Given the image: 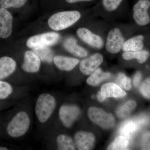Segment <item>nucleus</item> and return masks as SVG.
<instances>
[{
  "mask_svg": "<svg viewBox=\"0 0 150 150\" xmlns=\"http://www.w3.org/2000/svg\"><path fill=\"white\" fill-rule=\"evenodd\" d=\"M129 139L124 136H119L108 147V150H126L129 145Z\"/></svg>",
  "mask_w": 150,
  "mask_h": 150,
  "instance_id": "26",
  "label": "nucleus"
},
{
  "mask_svg": "<svg viewBox=\"0 0 150 150\" xmlns=\"http://www.w3.org/2000/svg\"><path fill=\"white\" fill-rule=\"evenodd\" d=\"M56 144L58 150H76V145L73 139L65 134H60L57 137Z\"/></svg>",
  "mask_w": 150,
  "mask_h": 150,
  "instance_id": "19",
  "label": "nucleus"
},
{
  "mask_svg": "<svg viewBox=\"0 0 150 150\" xmlns=\"http://www.w3.org/2000/svg\"><path fill=\"white\" fill-rule=\"evenodd\" d=\"M111 74L109 73L103 72L101 69H98L95 71L87 80V83L90 85L96 86L103 81L108 79Z\"/></svg>",
  "mask_w": 150,
  "mask_h": 150,
  "instance_id": "22",
  "label": "nucleus"
},
{
  "mask_svg": "<svg viewBox=\"0 0 150 150\" xmlns=\"http://www.w3.org/2000/svg\"><path fill=\"white\" fill-rule=\"evenodd\" d=\"M118 85L123 88L126 90H130L131 88V81L130 78L127 77L122 73L118 75L116 80Z\"/></svg>",
  "mask_w": 150,
  "mask_h": 150,
  "instance_id": "28",
  "label": "nucleus"
},
{
  "mask_svg": "<svg viewBox=\"0 0 150 150\" xmlns=\"http://www.w3.org/2000/svg\"><path fill=\"white\" fill-rule=\"evenodd\" d=\"M75 144L78 150H89L93 147L95 138L90 132L80 131L75 135Z\"/></svg>",
  "mask_w": 150,
  "mask_h": 150,
  "instance_id": "13",
  "label": "nucleus"
},
{
  "mask_svg": "<svg viewBox=\"0 0 150 150\" xmlns=\"http://www.w3.org/2000/svg\"><path fill=\"white\" fill-rule=\"evenodd\" d=\"M142 147L143 150H150V132H147L143 135L142 140Z\"/></svg>",
  "mask_w": 150,
  "mask_h": 150,
  "instance_id": "31",
  "label": "nucleus"
},
{
  "mask_svg": "<svg viewBox=\"0 0 150 150\" xmlns=\"http://www.w3.org/2000/svg\"><path fill=\"white\" fill-rule=\"evenodd\" d=\"M53 61L58 69L67 71L73 70L79 62L77 59L62 56H55L53 58Z\"/></svg>",
  "mask_w": 150,
  "mask_h": 150,
  "instance_id": "15",
  "label": "nucleus"
},
{
  "mask_svg": "<svg viewBox=\"0 0 150 150\" xmlns=\"http://www.w3.org/2000/svg\"><path fill=\"white\" fill-rule=\"evenodd\" d=\"M123 0H102L103 6L108 11L115 10Z\"/></svg>",
  "mask_w": 150,
  "mask_h": 150,
  "instance_id": "29",
  "label": "nucleus"
},
{
  "mask_svg": "<svg viewBox=\"0 0 150 150\" xmlns=\"http://www.w3.org/2000/svg\"><path fill=\"white\" fill-rule=\"evenodd\" d=\"M100 92L105 99L109 97H122L126 95V93L119 86L114 83L104 85L101 88Z\"/></svg>",
  "mask_w": 150,
  "mask_h": 150,
  "instance_id": "17",
  "label": "nucleus"
},
{
  "mask_svg": "<svg viewBox=\"0 0 150 150\" xmlns=\"http://www.w3.org/2000/svg\"><path fill=\"white\" fill-rule=\"evenodd\" d=\"M67 3L69 4H74V3L81 2H88L93 0H66Z\"/></svg>",
  "mask_w": 150,
  "mask_h": 150,
  "instance_id": "33",
  "label": "nucleus"
},
{
  "mask_svg": "<svg viewBox=\"0 0 150 150\" xmlns=\"http://www.w3.org/2000/svg\"><path fill=\"white\" fill-rule=\"evenodd\" d=\"M33 52L40 58V60L51 63L53 60V52L48 46H42L33 48Z\"/></svg>",
  "mask_w": 150,
  "mask_h": 150,
  "instance_id": "23",
  "label": "nucleus"
},
{
  "mask_svg": "<svg viewBox=\"0 0 150 150\" xmlns=\"http://www.w3.org/2000/svg\"><path fill=\"white\" fill-rule=\"evenodd\" d=\"M13 86L5 81L0 80V101L8 99L13 93Z\"/></svg>",
  "mask_w": 150,
  "mask_h": 150,
  "instance_id": "24",
  "label": "nucleus"
},
{
  "mask_svg": "<svg viewBox=\"0 0 150 150\" xmlns=\"http://www.w3.org/2000/svg\"><path fill=\"white\" fill-rule=\"evenodd\" d=\"M137 103L133 100H129L121 106L117 110L116 114L118 117L124 118L127 117L136 107Z\"/></svg>",
  "mask_w": 150,
  "mask_h": 150,
  "instance_id": "25",
  "label": "nucleus"
},
{
  "mask_svg": "<svg viewBox=\"0 0 150 150\" xmlns=\"http://www.w3.org/2000/svg\"><path fill=\"white\" fill-rule=\"evenodd\" d=\"M77 34L81 40L92 47L100 49L103 46V41L102 38L87 28H79L77 30Z\"/></svg>",
  "mask_w": 150,
  "mask_h": 150,
  "instance_id": "11",
  "label": "nucleus"
},
{
  "mask_svg": "<svg viewBox=\"0 0 150 150\" xmlns=\"http://www.w3.org/2000/svg\"><path fill=\"white\" fill-rule=\"evenodd\" d=\"M103 60V56L101 54L97 53L94 54L81 62L80 70L83 74H91L102 64Z\"/></svg>",
  "mask_w": 150,
  "mask_h": 150,
  "instance_id": "10",
  "label": "nucleus"
},
{
  "mask_svg": "<svg viewBox=\"0 0 150 150\" xmlns=\"http://www.w3.org/2000/svg\"><path fill=\"white\" fill-rule=\"evenodd\" d=\"M79 108L73 105H63L59 110V117L64 126L71 127L79 115Z\"/></svg>",
  "mask_w": 150,
  "mask_h": 150,
  "instance_id": "8",
  "label": "nucleus"
},
{
  "mask_svg": "<svg viewBox=\"0 0 150 150\" xmlns=\"http://www.w3.org/2000/svg\"><path fill=\"white\" fill-rule=\"evenodd\" d=\"M140 125L138 121H128L123 123L120 129V134L121 136L126 137L130 139L137 131Z\"/></svg>",
  "mask_w": 150,
  "mask_h": 150,
  "instance_id": "21",
  "label": "nucleus"
},
{
  "mask_svg": "<svg viewBox=\"0 0 150 150\" xmlns=\"http://www.w3.org/2000/svg\"><path fill=\"white\" fill-rule=\"evenodd\" d=\"M30 123V119L27 112L24 111H19L8 123L6 132L9 137L17 139L27 133Z\"/></svg>",
  "mask_w": 150,
  "mask_h": 150,
  "instance_id": "1",
  "label": "nucleus"
},
{
  "mask_svg": "<svg viewBox=\"0 0 150 150\" xmlns=\"http://www.w3.org/2000/svg\"><path fill=\"white\" fill-rule=\"evenodd\" d=\"M60 35L56 32H48L30 37L26 45L30 48L54 45L59 42Z\"/></svg>",
  "mask_w": 150,
  "mask_h": 150,
  "instance_id": "5",
  "label": "nucleus"
},
{
  "mask_svg": "<svg viewBox=\"0 0 150 150\" xmlns=\"http://www.w3.org/2000/svg\"><path fill=\"white\" fill-rule=\"evenodd\" d=\"M142 74L140 72H137L134 76L133 83L135 87L138 86L142 79Z\"/></svg>",
  "mask_w": 150,
  "mask_h": 150,
  "instance_id": "32",
  "label": "nucleus"
},
{
  "mask_svg": "<svg viewBox=\"0 0 150 150\" xmlns=\"http://www.w3.org/2000/svg\"><path fill=\"white\" fill-rule=\"evenodd\" d=\"M88 114L92 122L103 129H111L115 125V118L113 115L106 113L101 108H90L88 111Z\"/></svg>",
  "mask_w": 150,
  "mask_h": 150,
  "instance_id": "4",
  "label": "nucleus"
},
{
  "mask_svg": "<svg viewBox=\"0 0 150 150\" xmlns=\"http://www.w3.org/2000/svg\"><path fill=\"white\" fill-rule=\"evenodd\" d=\"M97 99L100 101V102H103L104 101L105 98L102 95L100 92H98L97 95Z\"/></svg>",
  "mask_w": 150,
  "mask_h": 150,
  "instance_id": "34",
  "label": "nucleus"
},
{
  "mask_svg": "<svg viewBox=\"0 0 150 150\" xmlns=\"http://www.w3.org/2000/svg\"><path fill=\"white\" fill-rule=\"evenodd\" d=\"M17 67L15 60L9 56L0 58V80L5 81L15 71Z\"/></svg>",
  "mask_w": 150,
  "mask_h": 150,
  "instance_id": "14",
  "label": "nucleus"
},
{
  "mask_svg": "<svg viewBox=\"0 0 150 150\" xmlns=\"http://www.w3.org/2000/svg\"><path fill=\"white\" fill-rule=\"evenodd\" d=\"M78 11H65L54 14L48 20V25L51 29L56 31L63 30L76 23L80 18Z\"/></svg>",
  "mask_w": 150,
  "mask_h": 150,
  "instance_id": "3",
  "label": "nucleus"
},
{
  "mask_svg": "<svg viewBox=\"0 0 150 150\" xmlns=\"http://www.w3.org/2000/svg\"><path fill=\"white\" fill-rule=\"evenodd\" d=\"M140 91L145 97L150 99V78L146 79L142 83Z\"/></svg>",
  "mask_w": 150,
  "mask_h": 150,
  "instance_id": "30",
  "label": "nucleus"
},
{
  "mask_svg": "<svg viewBox=\"0 0 150 150\" xmlns=\"http://www.w3.org/2000/svg\"><path fill=\"white\" fill-rule=\"evenodd\" d=\"M56 106V100L54 96L49 93L40 94L38 98L35 105V113L41 123L49 120Z\"/></svg>",
  "mask_w": 150,
  "mask_h": 150,
  "instance_id": "2",
  "label": "nucleus"
},
{
  "mask_svg": "<svg viewBox=\"0 0 150 150\" xmlns=\"http://www.w3.org/2000/svg\"><path fill=\"white\" fill-rule=\"evenodd\" d=\"M124 38L121 30L118 28L111 30L108 34L106 43V48L111 54H116L123 48Z\"/></svg>",
  "mask_w": 150,
  "mask_h": 150,
  "instance_id": "7",
  "label": "nucleus"
},
{
  "mask_svg": "<svg viewBox=\"0 0 150 150\" xmlns=\"http://www.w3.org/2000/svg\"><path fill=\"white\" fill-rule=\"evenodd\" d=\"M28 0H0V6L5 8H19L25 4Z\"/></svg>",
  "mask_w": 150,
  "mask_h": 150,
  "instance_id": "27",
  "label": "nucleus"
},
{
  "mask_svg": "<svg viewBox=\"0 0 150 150\" xmlns=\"http://www.w3.org/2000/svg\"><path fill=\"white\" fill-rule=\"evenodd\" d=\"M150 54L149 51L142 49L138 51H125L123 54V57L126 60L136 59L140 64H143L147 61Z\"/></svg>",
  "mask_w": 150,
  "mask_h": 150,
  "instance_id": "20",
  "label": "nucleus"
},
{
  "mask_svg": "<svg viewBox=\"0 0 150 150\" xmlns=\"http://www.w3.org/2000/svg\"><path fill=\"white\" fill-rule=\"evenodd\" d=\"M144 35H139L131 38L124 42L122 49L125 51H135L142 50L144 47Z\"/></svg>",
  "mask_w": 150,
  "mask_h": 150,
  "instance_id": "18",
  "label": "nucleus"
},
{
  "mask_svg": "<svg viewBox=\"0 0 150 150\" xmlns=\"http://www.w3.org/2000/svg\"><path fill=\"white\" fill-rule=\"evenodd\" d=\"M13 16L6 8H0V38L9 37L12 32Z\"/></svg>",
  "mask_w": 150,
  "mask_h": 150,
  "instance_id": "9",
  "label": "nucleus"
},
{
  "mask_svg": "<svg viewBox=\"0 0 150 150\" xmlns=\"http://www.w3.org/2000/svg\"><path fill=\"white\" fill-rule=\"evenodd\" d=\"M40 64L41 60L34 52L27 51L24 54L22 69L27 73H37L40 70Z\"/></svg>",
  "mask_w": 150,
  "mask_h": 150,
  "instance_id": "12",
  "label": "nucleus"
},
{
  "mask_svg": "<svg viewBox=\"0 0 150 150\" xmlns=\"http://www.w3.org/2000/svg\"><path fill=\"white\" fill-rule=\"evenodd\" d=\"M8 148L5 146H0V150H8Z\"/></svg>",
  "mask_w": 150,
  "mask_h": 150,
  "instance_id": "35",
  "label": "nucleus"
},
{
  "mask_svg": "<svg viewBox=\"0 0 150 150\" xmlns=\"http://www.w3.org/2000/svg\"><path fill=\"white\" fill-rule=\"evenodd\" d=\"M64 46L67 51L75 56L83 58L87 56V51L78 45L77 40L74 38H67L64 42Z\"/></svg>",
  "mask_w": 150,
  "mask_h": 150,
  "instance_id": "16",
  "label": "nucleus"
},
{
  "mask_svg": "<svg viewBox=\"0 0 150 150\" xmlns=\"http://www.w3.org/2000/svg\"><path fill=\"white\" fill-rule=\"evenodd\" d=\"M150 6L149 0H139L133 8V18L137 24L144 26L150 23L148 11Z\"/></svg>",
  "mask_w": 150,
  "mask_h": 150,
  "instance_id": "6",
  "label": "nucleus"
}]
</instances>
